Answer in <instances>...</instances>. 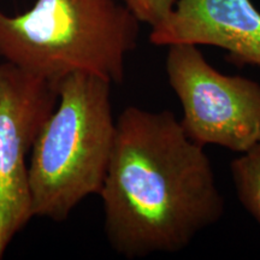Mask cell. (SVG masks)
<instances>
[{"label": "cell", "instance_id": "7", "mask_svg": "<svg viewBox=\"0 0 260 260\" xmlns=\"http://www.w3.org/2000/svg\"><path fill=\"white\" fill-rule=\"evenodd\" d=\"M230 174L240 204L260 224V142L234 159Z\"/></svg>", "mask_w": 260, "mask_h": 260}, {"label": "cell", "instance_id": "2", "mask_svg": "<svg viewBox=\"0 0 260 260\" xmlns=\"http://www.w3.org/2000/svg\"><path fill=\"white\" fill-rule=\"evenodd\" d=\"M139 31L119 0H37L23 14L0 8V57L56 86L77 73L119 84Z\"/></svg>", "mask_w": 260, "mask_h": 260}, {"label": "cell", "instance_id": "5", "mask_svg": "<svg viewBox=\"0 0 260 260\" xmlns=\"http://www.w3.org/2000/svg\"><path fill=\"white\" fill-rule=\"evenodd\" d=\"M57 103L56 84L0 64V259L34 217L28 154Z\"/></svg>", "mask_w": 260, "mask_h": 260}, {"label": "cell", "instance_id": "1", "mask_svg": "<svg viewBox=\"0 0 260 260\" xmlns=\"http://www.w3.org/2000/svg\"><path fill=\"white\" fill-rule=\"evenodd\" d=\"M99 195L107 240L129 259L180 252L225 212L204 147L169 110H123Z\"/></svg>", "mask_w": 260, "mask_h": 260}, {"label": "cell", "instance_id": "4", "mask_svg": "<svg viewBox=\"0 0 260 260\" xmlns=\"http://www.w3.org/2000/svg\"><path fill=\"white\" fill-rule=\"evenodd\" d=\"M168 47L165 70L188 138L201 147L217 145L240 154L260 142V84L222 74L197 45Z\"/></svg>", "mask_w": 260, "mask_h": 260}, {"label": "cell", "instance_id": "3", "mask_svg": "<svg viewBox=\"0 0 260 260\" xmlns=\"http://www.w3.org/2000/svg\"><path fill=\"white\" fill-rule=\"evenodd\" d=\"M111 84L84 73L57 83L58 103L28 164L34 217L61 222L81 201L99 195L116 134Z\"/></svg>", "mask_w": 260, "mask_h": 260}, {"label": "cell", "instance_id": "6", "mask_svg": "<svg viewBox=\"0 0 260 260\" xmlns=\"http://www.w3.org/2000/svg\"><path fill=\"white\" fill-rule=\"evenodd\" d=\"M149 41L155 46L218 47L230 64L260 68V11L252 0H178L152 28Z\"/></svg>", "mask_w": 260, "mask_h": 260}, {"label": "cell", "instance_id": "8", "mask_svg": "<svg viewBox=\"0 0 260 260\" xmlns=\"http://www.w3.org/2000/svg\"><path fill=\"white\" fill-rule=\"evenodd\" d=\"M133 15L139 19L140 23L151 25V28L161 23L178 3V0H119Z\"/></svg>", "mask_w": 260, "mask_h": 260}]
</instances>
